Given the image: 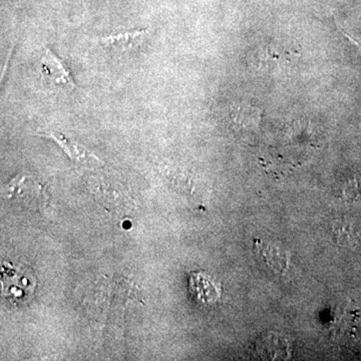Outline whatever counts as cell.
I'll return each mask as SVG.
<instances>
[{"mask_svg":"<svg viewBox=\"0 0 361 361\" xmlns=\"http://www.w3.org/2000/svg\"><path fill=\"white\" fill-rule=\"evenodd\" d=\"M42 77L47 84L61 90H75V82L68 66L51 49L45 47L42 59Z\"/></svg>","mask_w":361,"mask_h":361,"instance_id":"1","label":"cell"},{"mask_svg":"<svg viewBox=\"0 0 361 361\" xmlns=\"http://www.w3.org/2000/svg\"><path fill=\"white\" fill-rule=\"evenodd\" d=\"M230 123L233 129L242 135L257 132L262 121V111L249 104H237L230 110Z\"/></svg>","mask_w":361,"mask_h":361,"instance_id":"2","label":"cell"},{"mask_svg":"<svg viewBox=\"0 0 361 361\" xmlns=\"http://www.w3.org/2000/svg\"><path fill=\"white\" fill-rule=\"evenodd\" d=\"M149 30H134L129 32H114L99 37V42L110 51L125 54L139 49L149 37Z\"/></svg>","mask_w":361,"mask_h":361,"instance_id":"3","label":"cell"},{"mask_svg":"<svg viewBox=\"0 0 361 361\" xmlns=\"http://www.w3.org/2000/svg\"><path fill=\"white\" fill-rule=\"evenodd\" d=\"M42 137H49L52 141L56 142V144L63 149L66 155L71 161L75 163L82 164V165H90L92 166L94 164H99V159L97 158L94 154L89 151L87 148H85L82 145L78 144V142L73 141V140L68 139L65 137L63 134L59 133L51 132L49 134H44Z\"/></svg>","mask_w":361,"mask_h":361,"instance_id":"4","label":"cell"},{"mask_svg":"<svg viewBox=\"0 0 361 361\" xmlns=\"http://www.w3.org/2000/svg\"><path fill=\"white\" fill-rule=\"evenodd\" d=\"M189 289L198 302L210 304L220 298V289L213 280L203 273H195L190 278Z\"/></svg>","mask_w":361,"mask_h":361,"instance_id":"5","label":"cell"},{"mask_svg":"<svg viewBox=\"0 0 361 361\" xmlns=\"http://www.w3.org/2000/svg\"><path fill=\"white\" fill-rule=\"evenodd\" d=\"M255 250L259 258L274 272L283 273L288 267V254L279 246L260 242L256 244Z\"/></svg>","mask_w":361,"mask_h":361,"instance_id":"6","label":"cell"}]
</instances>
